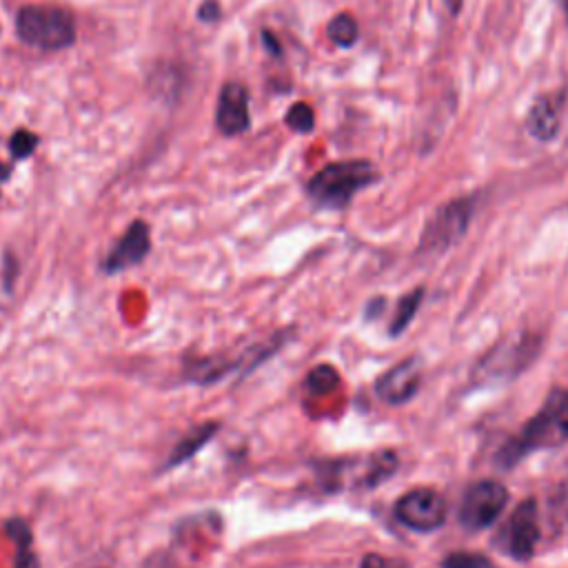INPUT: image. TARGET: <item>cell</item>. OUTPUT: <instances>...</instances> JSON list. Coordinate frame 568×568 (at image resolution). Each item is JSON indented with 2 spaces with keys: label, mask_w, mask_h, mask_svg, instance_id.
I'll return each mask as SVG.
<instances>
[{
  "label": "cell",
  "mask_w": 568,
  "mask_h": 568,
  "mask_svg": "<svg viewBox=\"0 0 568 568\" xmlns=\"http://www.w3.org/2000/svg\"><path fill=\"white\" fill-rule=\"evenodd\" d=\"M9 178V167L0 165V180H7Z\"/></svg>",
  "instance_id": "d4e9b609"
},
{
  "label": "cell",
  "mask_w": 568,
  "mask_h": 568,
  "mask_svg": "<svg viewBox=\"0 0 568 568\" xmlns=\"http://www.w3.org/2000/svg\"><path fill=\"white\" fill-rule=\"evenodd\" d=\"M216 125L225 136H238L249 129V94L240 83H227L220 89Z\"/></svg>",
  "instance_id": "ba28073f"
},
{
  "label": "cell",
  "mask_w": 568,
  "mask_h": 568,
  "mask_svg": "<svg viewBox=\"0 0 568 568\" xmlns=\"http://www.w3.org/2000/svg\"><path fill=\"white\" fill-rule=\"evenodd\" d=\"M442 568H491V564L478 553H453L442 562Z\"/></svg>",
  "instance_id": "ffe728a7"
},
{
  "label": "cell",
  "mask_w": 568,
  "mask_h": 568,
  "mask_svg": "<svg viewBox=\"0 0 568 568\" xmlns=\"http://www.w3.org/2000/svg\"><path fill=\"white\" fill-rule=\"evenodd\" d=\"M473 213L471 200H453L444 205L435 216L429 220L422 233V249L426 251H442L455 245L469 227Z\"/></svg>",
  "instance_id": "277c9868"
},
{
  "label": "cell",
  "mask_w": 568,
  "mask_h": 568,
  "mask_svg": "<svg viewBox=\"0 0 568 568\" xmlns=\"http://www.w3.org/2000/svg\"><path fill=\"white\" fill-rule=\"evenodd\" d=\"M395 517L413 531L431 533L444 524L446 504L438 491L415 489L400 497V502L395 504Z\"/></svg>",
  "instance_id": "5b68a950"
},
{
  "label": "cell",
  "mask_w": 568,
  "mask_h": 568,
  "mask_svg": "<svg viewBox=\"0 0 568 568\" xmlns=\"http://www.w3.org/2000/svg\"><path fill=\"white\" fill-rule=\"evenodd\" d=\"M151 251V238H149V227L142 220L131 222L129 229L125 231V236L120 238L114 249L107 253V258L103 262L105 273H123L131 267L140 265L142 260L149 256Z\"/></svg>",
  "instance_id": "52a82bcc"
},
{
  "label": "cell",
  "mask_w": 568,
  "mask_h": 568,
  "mask_svg": "<svg viewBox=\"0 0 568 568\" xmlns=\"http://www.w3.org/2000/svg\"><path fill=\"white\" fill-rule=\"evenodd\" d=\"M338 382H340V375L336 373V369L322 364V367L313 369L309 373L307 384H304V387H307V391L313 395H327L333 389H338Z\"/></svg>",
  "instance_id": "2e32d148"
},
{
  "label": "cell",
  "mask_w": 568,
  "mask_h": 568,
  "mask_svg": "<svg viewBox=\"0 0 568 568\" xmlns=\"http://www.w3.org/2000/svg\"><path fill=\"white\" fill-rule=\"evenodd\" d=\"M378 180V171L367 160H347L327 165L309 180V198L320 207L342 209L364 187Z\"/></svg>",
  "instance_id": "6da1fadb"
},
{
  "label": "cell",
  "mask_w": 568,
  "mask_h": 568,
  "mask_svg": "<svg viewBox=\"0 0 568 568\" xmlns=\"http://www.w3.org/2000/svg\"><path fill=\"white\" fill-rule=\"evenodd\" d=\"M7 535L16 542V568H40L38 557L34 551V537L32 529L25 520H9L7 522Z\"/></svg>",
  "instance_id": "4fadbf2b"
},
{
  "label": "cell",
  "mask_w": 568,
  "mask_h": 568,
  "mask_svg": "<svg viewBox=\"0 0 568 568\" xmlns=\"http://www.w3.org/2000/svg\"><path fill=\"white\" fill-rule=\"evenodd\" d=\"M564 100L557 96H542L535 100L529 114V131L537 140H553L560 131Z\"/></svg>",
  "instance_id": "8fae6325"
},
{
  "label": "cell",
  "mask_w": 568,
  "mask_h": 568,
  "mask_svg": "<svg viewBox=\"0 0 568 568\" xmlns=\"http://www.w3.org/2000/svg\"><path fill=\"white\" fill-rule=\"evenodd\" d=\"M546 407L553 413V420L557 429H560L562 438H568V391H557Z\"/></svg>",
  "instance_id": "d6986e66"
},
{
  "label": "cell",
  "mask_w": 568,
  "mask_h": 568,
  "mask_svg": "<svg viewBox=\"0 0 568 568\" xmlns=\"http://www.w3.org/2000/svg\"><path fill=\"white\" fill-rule=\"evenodd\" d=\"M533 349H535L533 340H524V338H517L509 344H500V347H495L482 360L480 371L484 375H489V378H500V375L511 378V375H515L531 362Z\"/></svg>",
  "instance_id": "30bf717a"
},
{
  "label": "cell",
  "mask_w": 568,
  "mask_h": 568,
  "mask_svg": "<svg viewBox=\"0 0 568 568\" xmlns=\"http://www.w3.org/2000/svg\"><path fill=\"white\" fill-rule=\"evenodd\" d=\"M422 302V291H413L409 296H404L398 304V311L391 320V336H400V333L409 327V322L415 318V311H418Z\"/></svg>",
  "instance_id": "9a60e30c"
},
{
  "label": "cell",
  "mask_w": 568,
  "mask_h": 568,
  "mask_svg": "<svg viewBox=\"0 0 568 568\" xmlns=\"http://www.w3.org/2000/svg\"><path fill=\"white\" fill-rule=\"evenodd\" d=\"M220 429V422H205L196 426V429H191L189 433H185V438H182L176 446L174 451L169 453L167 462L162 464L160 471H169V469H176V466L189 462L191 458H196V453L202 449V446L209 444L213 440V435L218 433Z\"/></svg>",
  "instance_id": "7c38bea8"
},
{
  "label": "cell",
  "mask_w": 568,
  "mask_h": 568,
  "mask_svg": "<svg viewBox=\"0 0 568 568\" xmlns=\"http://www.w3.org/2000/svg\"><path fill=\"white\" fill-rule=\"evenodd\" d=\"M220 14H222V9H220V5L216 3V0H205V5H202L200 12H198L200 20H207V23H213V20H218Z\"/></svg>",
  "instance_id": "7402d4cb"
},
{
  "label": "cell",
  "mask_w": 568,
  "mask_h": 568,
  "mask_svg": "<svg viewBox=\"0 0 568 568\" xmlns=\"http://www.w3.org/2000/svg\"><path fill=\"white\" fill-rule=\"evenodd\" d=\"M36 147H38V136L27 129H18L12 136V140H9V149H12V156L16 160L32 156Z\"/></svg>",
  "instance_id": "ac0fdd59"
},
{
  "label": "cell",
  "mask_w": 568,
  "mask_h": 568,
  "mask_svg": "<svg viewBox=\"0 0 568 568\" xmlns=\"http://www.w3.org/2000/svg\"><path fill=\"white\" fill-rule=\"evenodd\" d=\"M360 568H411L407 562L395 560V557H384V555H367L362 560Z\"/></svg>",
  "instance_id": "44dd1931"
},
{
  "label": "cell",
  "mask_w": 568,
  "mask_h": 568,
  "mask_svg": "<svg viewBox=\"0 0 568 568\" xmlns=\"http://www.w3.org/2000/svg\"><path fill=\"white\" fill-rule=\"evenodd\" d=\"M16 29L23 43L45 52L65 49L76 40V20L65 7L27 5L18 12Z\"/></svg>",
  "instance_id": "7a4b0ae2"
},
{
  "label": "cell",
  "mask_w": 568,
  "mask_h": 568,
  "mask_svg": "<svg viewBox=\"0 0 568 568\" xmlns=\"http://www.w3.org/2000/svg\"><path fill=\"white\" fill-rule=\"evenodd\" d=\"M566 16H568V0H566Z\"/></svg>",
  "instance_id": "484cf974"
},
{
  "label": "cell",
  "mask_w": 568,
  "mask_h": 568,
  "mask_svg": "<svg viewBox=\"0 0 568 568\" xmlns=\"http://www.w3.org/2000/svg\"><path fill=\"white\" fill-rule=\"evenodd\" d=\"M444 3H446V7H449V12L455 16V14H460L464 0H444Z\"/></svg>",
  "instance_id": "603a6c76"
},
{
  "label": "cell",
  "mask_w": 568,
  "mask_h": 568,
  "mask_svg": "<svg viewBox=\"0 0 568 568\" xmlns=\"http://www.w3.org/2000/svg\"><path fill=\"white\" fill-rule=\"evenodd\" d=\"M327 34L338 47H351L358 40V23L353 16L340 14L329 23Z\"/></svg>",
  "instance_id": "5bb4252c"
},
{
  "label": "cell",
  "mask_w": 568,
  "mask_h": 568,
  "mask_svg": "<svg viewBox=\"0 0 568 568\" xmlns=\"http://www.w3.org/2000/svg\"><path fill=\"white\" fill-rule=\"evenodd\" d=\"M420 380L422 369L418 360H404L398 367H393L382 375L378 384H375V393L387 404H404L418 393Z\"/></svg>",
  "instance_id": "9c48e42d"
},
{
  "label": "cell",
  "mask_w": 568,
  "mask_h": 568,
  "mask_svg": "<svg viewBox=\"0 0 568 568\" xmlns=\"http://www.w3.org/2000/svg\"><path fill=\"white\" fill-rule=\"evenodd\" d=\"M287 125L293 131H298V134H309V131L313 129V125H316V116H313V109L307 103L293 105L287 111Z\"/></svg>",
  "instance_id": "e0dca14e"
},
{
  "label": "cell",
  "mask_w": 568,
  "mask_h": 568,
  "mask_svg": "<svg viewBox=\"0 0 568 568\" xmlns=\"http://www.w3.org/2000/svg\"><path fill=\"white\" fill-rule=\"evenodd\" d=\"M506 502H509V493L500 482L482 480L466 491L460 509V522L471 531L489 529L504 511Z\"/></svg>",
  "instance_id": "3957f363"
},
{
  "label": "cell",
  "mask_w": 568,
  "mask_h": 568,
  "mask_svg": "<svg viewBox=\"0 0 568 568\" xmlns=\"http://www.w3.org/2000/svg\"><path fill=\"white\" fill-rule=\"evenodd\" d=\"M540 542V520H537V506L533 500H526L517 506L506 526V549L515 560L526 562L537 551Z\"/></svg>",
  "instance_id": "8992f818"
},
{
  "label": "cell",
  "mask_w": 568,
  "mask_h": 568,
  "mask_svg": "<svg viewBox=\"0 0 568 568\" xmlns=\"http://www.w3.org/2000/svg\"><path fill=\"white\" fill-rule=\"evenodd\" d=\"M265 43L269 45V49L273 52V56H280V45H278V40H273L271 34H265Z\"/></svg>",
  "instance_id": "cb8c5ba5"
}]
</instances>
